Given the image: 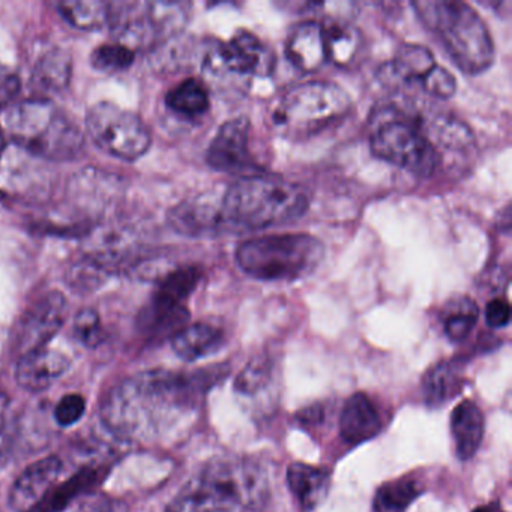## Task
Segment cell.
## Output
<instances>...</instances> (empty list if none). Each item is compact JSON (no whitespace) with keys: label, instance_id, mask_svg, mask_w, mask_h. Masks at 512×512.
<instances>
[{"label":"cell","instance_id":"6da1fadb","mask_svg":"<svg viewBox=\"0 0 512 512\" xmlns=\"http://www.w3.org/2000/svg\"><path fill=\"white\" fill-rule=\"evenodd\" d=\"M223 373L179 374L154 370L116 383L101 404L107 430L125 442H148L188 412Z\"/></svg>","mask_w":512,"mask_h":512},{"label":"cell","instance_id":"7a4b0ae2","mask_svg":"<svg viewBox=\"0 0 512 512\" xmlns=\"http://www.w3.org/2000/svg\"><path fill=\"white\" fill-rule=\"evenodd\" d=\"M308 196L301 187L269 175H247L233 182L220 203L223 230L250 232L292 223L305 214Z\"/></svg>","mask_w":512,"mask_h":512},{"label":"cell","instance_id":"3957f363","mask_svg":"<svg viewBox=\"0 0 512 512\" xmlns=\"http://www.w3.org/2000/svg\"><path fill=\"white\" fill-rule=\"evenodd\" d=\"M413 8L463 73L476 76L493 65V38L469 4L460 0H419Z\"/></svg>","mask_w":512,"mask_h":512},{"label":"cell","instance_id":"277c9868","mask_svg":"<svg viewBox=\"0 0 512 512\" xmlns=\"http://www.w3.org/2000/svg\"><path fill=\"white\" fill-rule=\"evenodd\" d=\"M7 127L17 148L41 160H76L85 149L80 128L46 98H31L16 104L8 112Z\"/></svg>","mask_w":512,"mask_h":512},{"label":"cell","instance_id":"5b68a950","mask_svg":"<svg viewBox=\"0 0 512 512\" xmlns=\"http://www.w3.org/2000/svg\"><path fill=\"white\" fill-rule=\"evenodd\" d=\"M325 257V245L308 233H281L239 245V268L262 281H296L313 274Z\"/></svg>","mask_w":512,"mask_h":512},{"label":"cell","instance_id":"8992f818","mask_svg":"<svg viewBox=\"0 0 512 512\" xmlns=\"http://www.w3.org/2000/svg\"><path fill=\"white\" fill-rule=\"evenodd\" d=\"M352 109L349 95L329 82L293 86L281 97L272 122L289 139H307L341 121Z\"/></svg>","mask_w":512,"mask_h":512},{"label":"cell","instance_id":"52a82bcc","mask_svg":"<svg viewBox=\"0 0 512 512\" xmlns=\"http://www.w3.org/2000/svg\"><path fill=\"white\" fill-rule=\"evenodd\" d=\"M209 512L257 508L268 497V478L259 464L244 458H221L190 482Z\"/></svg>","mask_w":512,"mask_h":512},{"label":"cell","instance_id":"ba28073f","mask_svg":"<svg viewBox=\"0 0 512 512\" xmlns=\"http://www.w3.org/2000/svg\"><path fill=\"white\" fill-rule=\"evenodd\" d=\"M371 152L380 160L409 170L418 176H431L440 164V155L416 119L389 118L377 125L370 139Z\"/></svg>","mask_w":512,"mask_h":512},{"label":"cell","instance_id":"9c48e42d","mask_svg":"<svg viewBox=\"0 0 512 512\" xmlns=\"http://www.w3.org/2000/svg\"><path fill=\"white\" fill-rule=\"evenodd\" d=\"M86 128L98 148L121 160H137L151 148V133L142 119L107 101L89 109Z\"/></svg>","mask_w":512,"mask_h":512},{"label":"cell","instance_id":"30bf717a","mask_svg":"<svg viewBox=\"0 0 512 512\" xmlns=\"http://www.w3.org/2000/svg\"><path fill=\"white\" fill-rule=\"evenodd\" d=\"M67 314V299L59 292L47 293L29 307L14 335V347L19 358L47 347V343L64 326Z\"/></svg>","mask_w":512,"mask_h":512},{"label":"cell","instance_id":"8fae6325","mask_svg":"<svg viewBox=\"0 0 512 512\" xmlns=\"http://www.w3.org/2000/svg\"><path fill=\"white\" fill-rule=\"evenodd\" d=\"M209 68H224L241 76L265 77L274 71V53L256 35L248 31H238L229 43L215 50L206 59Z\"/></svg>","mask_w":512,"mask_h":512},{"label":"cell","instance_id":"7c38bea8","mask_svg":"<svg viewBox=\"0 0 512 512\" xmlns=\"http://www.w3.org/2000/svg\"><path fill=\"white\" fill-rule=\"evenodd\" d=\"M250 133L251 124L247 118L230 119L221 125L206 154L209 166L229 175L254 169L256 163L250 152Z\"/></svg>","mask_w":512,"mask_h":512},{"label":"cell","instance_id":"4fadbf2b","mask_svg":"<svg viewBox=\"0 0 512 512\" xmlns=\"http://www.w3.org/2000/svg\"><path fill=\"white\" fill-rule=\"evenodd\" d=\"M64 464L58 457H46L23 470L11 487V509L16 512H34L46 503L55 490Z\"/></svg>","mask_w":512,"mask_h":512},{"label":"cell","instance_id":"5bb4252c","mask_svg":"<svg viewBox=\"0 0 512 512\" xmlns=\"http://www.w3.org/2000/svg\"><path fill=\"white\" fill-rule=\"evenodd\" d=\"M46 170L37 157L20 148L0 154V191L13 197H35L46 190Z\"/></svg>","mask_w":512,"mask_h":512},{"label":"cell","instance_id":"9a60e30c","mask_svg":"<svg viewBox=\"0 0 512 512\" xmlns=\"http://www.w3.org/2000/svg\"><path fill=\"white\" fill-rule=\"evenodd\" d=\"M70 368L71 361L65 353L44 347L20 356L16 379L26 391L43 392L55 385Z\"/></svg>","mask_w":512,"mask_h":512},{"label":"cell","instance_id":"2e32d148","mask_svg":"<svg viewBox=\"0 0 512 512\" xmlns=\"http://www.w3.org/2000/svg\"><path fill=\"white\" fill-rule=\"evenodd\" d=\"M382 430L379 410L364 392L347 398L340 416L341 437L350 445L374 439Z\"/></svg>","mask_w":512,"mask_h":512},{"label":"cell","instance_id":"e0dca14e","mask_svg":"<svg viewBox=\"0 0 512 512\" xmlns=\"http://www.w3.org/2000/svg\"><path fill=\"white\" fill-rule=\"evenodd\" d=\"M287 58L298 70L314 73L328 61V49L323 26L317 22H305L296 26L289 35Z\"/></svg>","mask_w":512,"mask_h":512},{"label":"cell","instance_id":"ac0fdd59","mask_svg":"<svg viewBox=\"0 0 512 512\" xmlns=\"http://www.w3.org/2000/svg\"><path fill=\"white\" fill-rule=\"evenodd\" d=\"M436 59L427 47L419 44H404L397 55L379 70V77L386 85L422 82L425 76L436 67Z\"/></svg>","mask_w":512,"mask_h":512},{"label":"cell","instance_id":"d6986e66","mask_svg":"<svg viewBox=\"0 0 512 512\" xmlns=\"http://www.w3.org/2000/svg\"><path fill=\"white\" fill-rule=\"evenodd\" d=\"M176 232L185 236L212 235L221 226L220 205L215 206L206 196L194 197L176 206L169 215Z\"/></svg>","mask_w":512,"mask_h":512},{"label":"cell","instance_id":"ffe728a7","mask_svg":"<svg viewBox=\"0 0 512 512\" xmlns=\"http://www.w3.org/2000/svg\"><path fill=\"white\" fill-rule=\"evenodd\" d=\"M107 173L89 170L80 173L70 184L71 202L86 214H101L118 197L119 188Z\"/></svg>","mask_w":512,"mask_h":512},{"label":"cell","instance_id":"44dd1931","mask_svg":"<svg viewBox=\"0 0 512 512\" xmlns=\"http://www.w3.org/2000/svg\"><path fill=\"white\" fill-rule=\"evenodd\" d=\"M484 413L478 404L466 400L455 407L451 415V433L455 452L460 460H470L484 439Z\"/></svg>","mask_w":512,"mask_h":512},{"label":"cell","instance_id":"7402d4cb","mask_svg":"<svg viewBox=\"0 0 512 512\" xmlns=\"http://www.w3.org/2000/svg\"><path fill=\"white\" fill-rule=\"evenodd\" d=\"M464 377L463 362L458 359L439 362L425 373L422 379V394L425 403L431 407H440L449 403L463 391Z\"/></svg>","mask_w":512,"mask_h":512},{"label":"cell","instance_id":"603a6c76","mask_svg":"<svg viewBox=\"0 0 512 512\" xmlns=\"http://www.w3.org/2000/svg\"><path fill=\"white\" fill-rule=\"evenodd\" d=\"M329 472L322 467L305 463L290 464L287 470V484L299 506L305 511L319 506L329 490Z\"/></svg>","mask_w":512,"mask_h":512},{"label":"cell","instance_id":"cb8c5ba5","mask_svg":"<svg viewBox=\"0 0 512 512\" xmlns=\"http://www.w3.org/2000/svg\"><path fill=\"white\" fill-rule=\"evenodd\" d=\"M224 334L220 329L206 323H196L182 328L172 338V347L179 358L196 362L218 352L223 347Z\"/></svg>","mask_w":512,"mask_h":512},{"label":"cell","instance_id":"d4e9b609","mask_svg":"<svg viewBox=\"0 0 512 512\" xmlns=\"http://www.w3.org/2000/svg\"><path fill=\"white\" fill-rule=\"evenodd\" d=\"M190 313L184 305H169L152 299L151 304L143 308L139 316V328L148 337L160 338L172 335V338L187 326Z\"/></svg>","mask_w":512,"mask_h":512},{"label":"cell","instance_id":"484cf974","mask_svg":"<svg viewBox=\"0 0 512 512\" xmlns=\"http://www.w3.org/2000/svg\"><path fill=\"white\" fill-rule=\"evenodd\" d=\"M59 13L74 28L95 31L104 26H112L115 5L98 0H71L59 4Z\"/></svg>","mask_w":512,"mask_h":512},{"label":"cell","instance_id":"4316f807","mask_svg":"<svg viewBox=\"0 0 512 512\" xmlns=\"http://www.w3.org/2000/svg\"><path fill=\"white\" fill-rule=\"evenodd\" d=\"M274 362L266 356H257L245 365L235 380V392L241 400L254 403L274 385Z\"/></svg>","mask_w":512,"mask_h":512},{"label":"cell","instance_id":"83f0119b","mask_svg":"<svg viewBox=\"0 0 512 512\" xmlns=\"http://www.w3.org/2000/svg\"><path fill=\"white\" fill-rule=\"evenodd\" d=\"M422 485L418 479L401 476L385 482L374 494V512H406L413 502L421 496Z\"/></svg>","mask_w":512,"mask_h":512},{"label":"cell","instance_id":"f1b7e54d","mask_svg":"<svg viewBox=\"0 0 512 512\" xmlns=\"http://www.w3.org/2000/svg\"><path fill=\"white\" fill-rule=\"evenodd\" d=\"M73 71L70 53L62 49H53L44 53L35 67L34 80L41 89L59 92L67 88Z\"/></svg>","mask_w":512,"mask_h":512},{"label":"cell","instance_id":"f546056e","mask_svg":"<svg viewBox=\"0 0 512 512\" xmlns=\"http://www.w3.org/2000/svg\"><path fill=\"white\" fill-rule=\"evenodd\" d=\"M166 104L169 109L179 115L196 118L208 112L211 101H209L208 89L202 82L197 79H187L167 94Z\"/></svg>","mask_w":512,"mask_h":512},{"label":"cell","instance_id":"4dcf8cb0","mask_svg":"<svg viewBox=\"0 0 512 512\" xmlns=\"http://www.w3.org/2000/svg\"><path fill=\"white\" fill-rule=\"evenodd\" d=\"M200 278H202V274L194 266L176 269L161 281L160 287L152 299L163 302V304L184 305L182 302L196 290Z\"/></svg>","mask_w":512,"mask_h":512},{"label":"cell","instance_id":"1f68e13d","mask_svg":"<svg viewBox=\"0 0 512 512\" xmlns=\"http://www.w3.org/2000/svg\"><path fill=\"white\" fill-rule=\"evenodd\" d=\"M326 38V49H328V61L347 67L350 62L355 61L358 55L361 38L355 29L346 25L323 26Z\"/></svg>","mask_w":512,"mask_h":512},{"label":"cell","instance_id":"d6a6232c","mask_svg":"<svg viewBox=\"0 0 512 512\" xmlns=\"http://www.w3.org/2000/svg\"><path fill=\"white\" fill-rule=\"evenodd\" d=\"M478 305L472 299H463L452 307L445 319V334L454 343L466 340L478 322Z\"/></svg>","mask_w":512,"mask_h":512},{"label":"cell","instance_id":"836d02e7","mask_svg":"<svg viewBox=\"0 0 512 512\" xmlns=\"http://www.w3.org/2000/svg\"><path fill=\"white\" fill-rule=\"evenodd\" d=\"M91 62L101 73H121L133 65L134 52L124 44H104L92 53Z\"/></svg>","mask_w":512,"mask_h":512},{"label":"cell","instance_id":"e575fe53","mask_svg":"<svg viewBox=\"0 0 512 512\" xmlns=\"http://www.w3.org/2000/svg\"><path fill=\"white\" fill-rule=\"evenodd\" d=\"M73 334L80 344L89 349L100 346L106 338L100 314L94 308H83L74 319Z\"/></svg>","mask_w":512,"mask_h":512},{"label":"cell","instance_id":"d590c367","mask_svg":"<svg viewBox=\"0 0 512 512\" xmlns=\"http://www.w3.org/2000/svg\"><path fill=\"white\" fill-rule=\"evenodd\" d=\"M422 88L431 97L442 98V100H448V98L454 97L455 91H457V82L455 77L449 73L446 68L436 67L422 79Z\"/></svg>","mask_w":512,"mask_h":512},{"label":"cell","instance_id":"8d00e7d4","mask_svg":"<svg viewBox=\"0 0 512 512\" xmlns=\"http://www.w3.org/2000/svg\"><path fill=\"white\" fill-rule=\"evenodd\" d=\"M86 401L82 395L68 394L55 407V419L61 427L77 424L85 415Z\"/></svg>","mask_w":512,"mask_h":512},{"label":"cell","instance_id":"74e56055","mask_svg":"<svg viewBox=\"0 0 512 512\" xmlns=\"http://www.w3.org/2000/svg\"><path fill=\"white\" fill-rule=\"evenodd\" d=\"M485 320L491 328H505L511 320V307L505 299H493L485 307Z\"/></svg>","mask_w":512,"mask_h":512},{"label":"cell","instance_id":"f35d334b","mask_svg":"<svg viewBox=\"0 0 512 512\" xmlns=\"http://www.w3.org/2000/svg\"><path fill=\"white\" fill-rule=\"evenodd\" d=\"M20 91V79L13 73L0 74V109L8 106Z\"/></svg>","mask_w":512,"mask_h":512},{"label":"cell","instance_id":"ab89813d","mask_svg":"<svg viewBox=\"0 0 512 512\" xmlns=\"http://www.w3.org/2000/svg\"><path fill=\"white\" fill-rule=\"evenodd\" d=\"M10 397L0 391V443L4 439L5 428H7L8 412H10Z\"/></svg>","mask_w":512,"mask_h":512},{"label":"cell","instance_id":"60d3db41","mask_svg":"<svg viewBox=\"0 0 512 512\" xmlns=\"http://www.w3.org/2000/svg\"><path fill=\"white\" fill-rule=\"evenodd\" d=\"M472 512H505V509L502 508L499 502H490L478 506V508L473 509Z\"/></svg>","mask_w":512,"mask_h":512},{"label":"cell","instance_id":"b9f144b4","mask_svg":"<svg viewBox=\"0 0 512 512\" xmlns=\"http://www.w3.org/2000/svg\"><path fill=\"white\" fill-rule=\"evenodd\" d=\"M5 149V140H4V134H2V130H0V154L4 152Z\"/></svg>","mask_w":512,"mask_h":512}]
</instances>
